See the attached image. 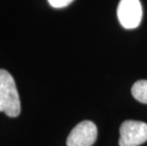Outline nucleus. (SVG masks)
I'll list each match as a JSON object with an SVG mask.
<instances>
[{
    "mask_svg": "<svg viewBox=\"0 0 147 146\" xmlns=\"http://www.w3.org/2000/svg\"><path fill=\"white\" fill-rule=\"evenodd\" d=\"M133 97L140 102L147 104V80H140L131 88Z\"/></svg>",
    "mask_w": 147,
    "mask_h": 146,
    "instance_id": "nucleus-5",
    "label": "nucleus"
},
{
    "mask_svg": "<svg viewBox=\"0 0 147 146\" xmlns=\"http://www.w3.org/2000/svg\"><path fill=\"white\" fill-rule=\"evenodd\" d=\"M49 5L53 8L60 9V8H65L71 4L74 0H48Z\"/></svg>",
    "mask_w": 147,
    "mask_h": 146,
    "instance_id": "nucleus-6",
    "label": "nucleus"
},
{
    "mask_svg": "<svg viewBox=\"0 0 147 146\" xmlns=\"http://www.w3.org/2000/svg\"><path fill=\"white\" fill-rule=\"evenodd\" d=\"M0 112L17 117L21 112L20 99L14 79L7 70L0 69Z\"/></svg>",
    "mask_w": 147,
    "mask_h": 146,
    "instance_id": "nucleus-1",
    "label": "nucleus"
},
{
    "mask_svg": "<svg viewBox=\"0 0 147 146\" xmlns=\"http://www.w3.org/2000/svg\"><path fill=\"white\" fill-rule=\"evenodd\" d=\"M147 141V123L125 120L120 127V146H140Z\"/></svg>",
    "mask_w": 147,
    "mask_h": 146,
    "instance_id": "nucleus-2",
    "label": "nucleus"
},
{
    "mask_svg": "<svg viewBox=\"0 0 147 146\" xmlns=\"http://www.w3.org/2000/svg\"><path fill=\"white\" fill-rule=\"evenodd\" d=\"M117 15L124 29L133 30L138 28L142 18V8L140 0H121Z\"/></svg>",
    "mask_w": 147,
    "mask_h": 146,
    "instance_id": "nucleus-3",
    "label": "nucleus"
},
{
    "mask_svg": "<svg viewBox=\"0 0 147 146\" xmlns=\"http://www.w3.org/2000/svg\"><path fill=\"white\" fill-rule=\"evenodd\" d=\"M97 126L90 120H84L78 123L67 139V146H91L96 141Z\"/></svg>",
    "mask_w": 147,
    "mask_h": 146,
    "instance_id": "nucleus-4",
    "label": "nucleus"
}]
</instances>
